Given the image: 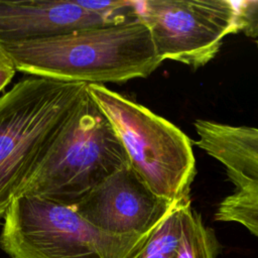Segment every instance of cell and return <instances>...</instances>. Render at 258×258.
Returning <instances> with one entry per match:
<instances>
[{"instance_id":"obj_1","label":"cell","mask_w":258,"mask_h":258,"mask_svg":"<svg viewBox=\"0 0 258 258\" xmlns=\"http://www.w3.org/2000/svg\"><path fill=\"white\" fill-rule=\"evenodd\" d=\"M1 44L18 72L87 85L105 86L146 78L162 62L149 29L138 16L123 22Z\"/></svg>"},{"instance_id":"obj_2","label":"cell","mask_w":258,"mask_h":258,"mask_svg":"<svg viewBox=\"0 0 258 258\" xmlns=\"http://www.w3.org/2000/svg\"><path fill=\"white\" fill-rule=\"evenodd\" d=\"M87 87L30 76L0 97V224L73 120Z\"/></svg>"},{"instance_id":"obj_3","label":"cell","mask_w":258,"mask_h":258,"mask_svg":"<svg viewBox=\"0 0 258 258\" xmlns=\"http://www.w3.org/2000/svg\"><path fill=\"white\" fill-rule=\"evenodd\" d=\"M149 236L106 233L73 207L21 195L4 217L0 248L10 258H133Z\"/></svg>"},{"instance_id":"obj_4","label":"cell","mask_w":258,"mask_h":258,"mask_svg":"<svg viewBox=\"0 0 258 258\" xmlns=\"http://www.w3.org/2000/svg\"><path fill=\"white\" fill-rule=\"evenodd\" d=\"M87 89L111 122L131 167L150 189L172 203L189 199L197 173L189 138L168 120L104 85Z\"/></svg>"},{"instance_id":"obj_5","label":"cell","mask_w":258,"mask_h":258,"mask_svg":"<svg viewBox=\"0 0 258 258\" xmlns=\"http://www.w3.org/2000/svg\"><path fill=\"white\" fill-rule=\"evenodd\" d=\"M129 165L111 122L88 93L21 195L74 207L108 176Z\"/></svg>"},{"instance_id":"obj_6","label":"cell","mask_w":258,"mask_h":258,"mask_svg":"<svg viewBox=\"0 0 258 258\" xmlns=\"http://www.w3.org/2000/svg\"><path fill=\"white\" fill-rule=\"evenodd\" d=\"M137 16L149 29L157 55L197 70L219 52L224 38L241 31L238 1L141 0Z\"/></svg>"},{"instance_id":"obj_7","label":"cell","mask_w":258,"mask_h":258,"mask_svg":"<svg viewBox=\"0 0 258 258\" xmlns=\"http://www.w3.org/2000/svg\"><path fill=\"white\" fill-rule=\"evenodd\" d=\"M194 127V144L223 165L234 186L218 205L215 220L241 224L258 238V128L203 119Z\"/></svg>"},{"instance_id":"obj_8","label":"cell","mask_w":258,"mask_h":258,"mask_svg":"<svg viewBox=\"0 0 258 258\" xmlns=\"http://www.w3.org/2000/svg\"><path fill=\"white\" fill-rule=\"evenodd\" d=\"M176 204L152 191L129 165L108 176L73 208L106 233L149 236Z\"/></svg>"},{"instance_id":"obj_9","label":"cell","mask_w":258,"mask_h":258,"mask_svg":"<svg viewBox=\"0 0 258 258\" xmlns=\"http://www.w3.org/2000/svg\"><path fill=\"white\" fill-rule=\"evenodd\" d=\"M119 8L118 1L0 0V43L23 42L137 17L136 4L129 11Z\"/></svg>"},{"instance_id":"obj_10","label":"cell","mask_w":258,"mask_h":258,"mask_svg":"<svg viewBox=\"0 0 258 258\" xmlns=\"http://www.w3.org/2000/svg\"><path fill=\"white\" fill-rule=\"evenodd\" d=\"M190 199L177 203L152 231L133 258H178L182 237L183 208Z\"/></svg>"},{"instance_id":"obj_11","label":"cell","mask_w":258,"mask_h":258,"mask_svg":"<svg viewBox=\"0 0 258 258\" xmlns=\"http://www.w3.org/2000/svg\"><path fill=\"white\" fill-rule=\"evenodd\" d=\"M220 244L215 232L205 226L188 201L183 208L182 237L178 258H217Z\"/></svg>"},{"instance_id":"obj_12","label":"cell","mask_w":258,"mask_h":258,"mask_svg":"<svg viewBox=\"0 0 258 258\" xmlns=\"http://www.w3.org/2000/svg\"><path fill=\"white\" fill-rule=\"evenodd\" d=\"M16 72L13 60L0 43V93L9 85Z\"/></svg>"},{"instance_id":"obj_13","label":"cell","mask_w":258,"mask_h":258,"mask_svg":"<svg viewBox=\"0 0 258 258\" xmlns=\"http://www.w3.org/2000/svg\"><path fill=\"white\" fill-rule=\"evenodd\" d=\"M256 44H257V47H258V40L256 41Z\"/></svg>"}]
</instances>
